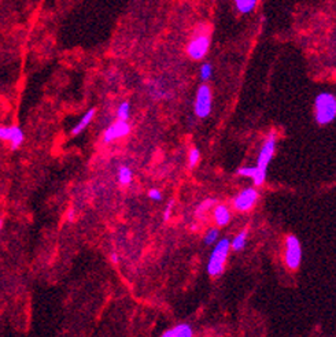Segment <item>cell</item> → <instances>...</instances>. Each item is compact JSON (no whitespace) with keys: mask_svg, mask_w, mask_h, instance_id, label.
<instances>
[{"mask_svg":"<svg viewBox=\"0 0 336 337\" xmlns=\"http://www.w3.org/2000/svg\"><path fill=\"white\" fill-rule=\"evenodd\" d=\"M314 118L320 126L333 122L336 118V97L331 92L318 93L314 100Z\"/></svg>","mask_w":336,"mask_h":337,"instance_id":"1","label":"cell"},{"mask_svg":"<svg viewBox=\"0 0 336 337\" xmlns=\"http://www.w3.org/2000/svg\"><path fill=\"white\" fill-rule=\"evenodd\" d=\"M275 149H276V133H272L267 136V139L265 140L259 155L257 159V178L254 181L255 186H261L266 180V170L267 166L271 165V162L275 155Z\"/></svg>","mask_w":336,"mask_h":337,"instance_id":"2","label":"cell"},{"mask_svg":"<svg viewBox=\"0 0 336 337\" xmlns=\"http://www.w3.org/2000/svg\"><path fill=\"white\" fill-rule=\"evenodd\" d=\"M230 251V241L228 239H221L216 241V247L210 254L208 264V273L212 277H218L221 276L224 269H225L226 259Z\"/></svg>","mask_w":336,"mask_h":337,"instance_id":"3","label":"cell"},{"mask_svg":"<svg viewBox=\"0 0 336 337\" xmlns=\"http://www.w3.org/2000/svg\"><path fill=\"white\" fill-rule=\"evenodd\" d=\"M209 48H210V32L205 26H199L187 44V54L191 59L202 60L208 55Z\"/></svg>","mask_w":336,"mask_h":337,"instance_id":"4","label":"cell"},{"mask_svg":"<svg viewBox=\"0 0 336 337\" xmlns=\"http://www.w3.org/2000/svg\"><path fill=\"white\" fill-rule=\"evenodd\" d=\"M302 262V245L298 237L294 235L287 236L286 239V265L291 270H296Z\"/></svg>","mask_w":336,"mask_h":337,"instance_id":"5","label":"cell"},{"mask_svg":"<svg viewBox=\"0 0 336 337\" xmlns=\"http://www.w3.org/2000/svg\"><path fill=\"white\" fill-rule=\"evenodd\" d=\"M212 113V89L209 85L202 84L196 92L195 99V114L199 118H206Z\"/></svg>","mask_w":336,"mask_h":337,"instance_id":"6","label":"cell"},{"mask_svg":"<svg viewBox=\"0 0 336 337\" xmlns=\"http://www.w3.org/2000/svg\"><path fill=\"white\" fill-rule=\"evenodd\" d=\"M258 198H259V195H258V191L255 188H246L242 192H239V195L233 199L232 204H233V208L236 211L246 213L255 206Z\"/></svg>","mask_w":336,"mask_h":337,"instance_id":"7","label":"cell"},{"mask_svg":"<svg viewBox=\"0 0 336 337\" xmlns=\"http://www.w3.org/2000/svg\"><path fill=\"white\" fill-rule=\"evenodd\" d=\"M0 140L9 141L13 149L21 147L25 140V133L19 126H0Z\"/></svg>","mask_w":336,"mask_h":337,"instance_id":"8","label":"cell"},{"mask_svg":"<svg viewBox=\"0 0 336 337\" xmlns=\"http://www.w3.org/2000/svg\"><path fill=\"white\" fill-rule=\"evenodd\" d=\"M129 132H130V125L128 124V121L117 120L114 124L106 129V132L103 134V141L105 143H111L114 140L128 136Z\"/></svg>","mask_w":336,"mask_h":337,"instance_id":"9","label":"cell"},{"mask_svg":"<svg viewBox=\"0 0 336 337\" xmlns=\"http://www.w3.org/2000/svg\"><path fill=\"white\" fill-rule=\"evenodd\" d=\"M163 337H192L193 329L188 323H180L172 329H167L165 333H162Z\"/></svg>","mask_w":336,"mask_h":337,"instance_id":"10","label":"cell"},{"mask_svg":"<svg viewBox=\"0 0 336 337\" xmlns=\"http://www.w3.org/2000/svg\"><path fill=\"white\" fill-rule=\"evenodd\" d=\"M214 221L218 227H226L230 221V210L225 204H218L214 210Z\"/></svg>","mask_w":336,"mask_h":337,"instance_id":"11","label":"cell"},{"mask_svg":"<svg viewBox=\"0 0 336 337\" xmlns=\"http://www.w3.org/2000/svg\"><path fill=\"white\" fill-rule=\"evenodd\" d=\"M95 114H96V110H95V108H89V110L84 114L83 118H81L77 124L74 125V128L72 129V136H79L81 132H84V130L87 129L88 125L92 122Z\"/></svg>","mask_w":336,"mask_h":337,"instance_id":"12","label":"cell"},{"mask_svg":"<svg viewBox=\"0 0 336 337\" xmlns=\"http://www.w3.org/2000/svg\"><path fill=\"white\" fill-rule=\"evenodd\" d=\"M233 5L240 14H250L257 7L258 0H233Z\"/></svg>","mask_w":336,"mask_h":337,"instance_id":"13","label":"cell"},{"mask_svg":"<svg viewBox=\"0 0 336 337\" xmlns=\"http://www.w3.org/2000/svg\"><path fill=\"white\" fill-rule=\"evenodd\" d=\"M246 241H247V229H243L233 240L230 241V249H233L235 252H239L246 247Z\"/></svg>","mask_w":336,"mask_h":337,"instance_id":"14","label":"cell"},{"mask_svg":"<svg viewBox=\"0 0 336 337\" xmlns=\"http://www.w3.org/2000/svg\"><path fill=\"white\" fill-rule=\"evenodd\" d=\"M132 177H133V174H132V170L129 169L128 166H120V169H118V181H120L121 185H128L132 182Z\"/></svg>","mask_w":336,"mask_h":337,"instance_id":"15","label":"cell"},{"mask_svg":"<svg viewBox=\"0 0 336 337\" xmlns=\"http://www.w3.org/2000/svg\"><path fill=\"white\" fill-rule=\"evenodd\" d=\"M218 229H216V228H212V229H209L208 232H206V235H205V237H203V241H205V244L206 245H213L216 244V241L218 240Z\"/></svg>","mask_w":336,"mask_h":337,"instance_id":"16","label":"cell"},{"mask_svg":"<svg viewBox=\"0 0 336 337\" xmlns=\"http://www.w3.org/2000/svg\"><path fill=\"white\" fill-rule=\"evenodd\" d=\"M238 174L242 177H249L253 181L257 178V167L255 166H247V167H240L238 169Z\"/></svg>","mask_w":336,"mask_h":337,"instance_id":"17","label":"cell"},{"mask_svg":"<svg viewBox=\"0 0 336 337\" xmlns=\"http://www.w3.org/2000/svg\"><path fill=\"white\" fill-rule=\"evenodd\" d=\"M213 76V66L210 63H203L199 69V77L202 81H209Z\"/></svg>","mask_w":336,"mask_h":337,"instance_id":"18","label":"cell"},{"mask_svg":"<svg viewBox=\"0 0 336 337\" xmlns=\"http://www.w3.org/2000/svg\"><path fill=\"white\" fill-rule=\"evenodd\" d=\"M129 114H130V106H129V103L128 102L121 103L120 107H118V110H117V118H118V120L128 121Z\"/></svg>","mask_w":336,"mask_h":337,"instance_id":"19","label":"cell"},{"mask_svg":"<svg viewBox=\"0 0 336 337\" xmlns=\"http://www.w3.org/2000/svg\"><path fill=\"white\" fill-rule=\"evenodd\" d=\"M200 161V151L198 148H191L188 153V165L189 167H193L198 165V162Z\"/></svg>","mask_w":336,"mask_h":337,"instance_id":"20","label":"cell"},{"mask_svg":"<svg viewBox=\"0 0 336 337\" xmlns=\"http://www.w3.org/2000/svg\"><path fill=\"white\" fill-rule=\"evenodd\" d=\"M213 204H214V200H212V199H209V200H205V202H202V204H199V207L196 208V217H200L202 214H205L206 211H209V210L213 207Z\"/></svg>","mask_w":336,"mask_h":337,"instance_id":"21","label":"cell"},{"mask_svg":"<svg viewBox=\"0 0 336 337\" xmlns=\"http://www.w3.org/2000/svg\"><path fill=\"white\" fill-rule=\"evenodd\" d=\"M148 198L151 199V200H155V202H159V200H162L161 191L152 188V190L148 191Z\"/></svg>","mask_w":336,"mask_h":337,"instance_id":"22","label":"cell"},{"mask_svg":"<svg viewBox=\"0 0 336 337\" xmlns=\"http://www.w3.org/2000/svg\"><path fill=\"white\" fill-rule=\"evenodd\" d=\"M172 207H173V202H171V203L167 204L165 208V214H163V219L165 221H167L169 218H171V214H172Z\"/></svg>","mask_w":336,"mask_h":337,"instance_id":"23","label":"cell"},{"mask_svg":"<svg viewBox=\"0 0 336 337\" xmlns=\"http://www.w3.org/2000/svg\"><path fill=\"white\" fill-rule=\"evenodd\" d=\"M111 262H113V264H118V255L115 254V252L111 254Z\"/></svg>","mask_w":336,"mask_h":337,"instance_id":"24","label":"cell"},{"mask_svg":"<svg viewBox=\"0 0 336 337\" xmlns=\"http://www.w3.org/2000/svg\"><path fill=\"white\" fill-rule=\"evenodd\" d=\"M68 219H69V221H74V210H70L69 215H68Z\"/></svg>","mask_w":336,"mask_h":337,"instance_id":"25","label":"cell"},{"mask_svg":"<svg viewBox=\"0 0 336 337\" xmlns=\"http://www.w3.org/2000/svg\"><path fill=\"white\" fill-rule=\"evenodd\" d=\"M2 229H3V221L0 219V232H2Z\"/></svg>","mask_w":336,"mask_h":337,"instance_id":"26","label":"cell"}]
</instances>
